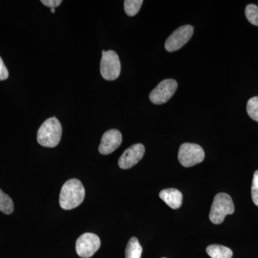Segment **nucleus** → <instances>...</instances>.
<instances>
[{
    "label": "nucleus",
    "instance_id": "obj_15",
    "mask_svg": "<svg viewBox=\"0 0 258 258\" xmlns=\"http://www.w3.org/2000/svg\"><path fill=\"white\" fill-rule=\"evenodd\" d=\"M143 3L142 0H125L124 2L125 13L128 16H134L139 13Z\"/></svg>",
    "mask_w": 258,
    "mask_h": 258
},
{
    "label": "nucleus",
    "instance_id": "obj_10",
    "mask_svg": "<svg viewBox=\"0 0 258 258\" xmlns=\"http://www.w3.org/2000/svg\"><path fill=\"white\" fill-rule=\"evenodd\" d=\"M122 143V135L117 129L107 131L102 137L98 151L103 155H108L118 149Z\"/></svg>",
    "mask_w": 258,
    "mask_h": 258
},
{
    "label": "nucleus",
    "instance_id": "obj_20",
    "mask_svg": "<svg viewBox=\"0 0 258 258\" xmlns=\"http://www.w3.org/2000/svg\"><path fill=\"white\" fill-rule=\"evenodd\" d=\"M41 3L45 6L49 7L51 9L55 8L62 3L61 0H41Z\"/></svg>",
    "mask_w": 258,
    "mask_h": 258
},
{
    "label": "nucleus",
    "instance_id": "obj_6",
    "mask_svg": "<svg viewBox=\"0 0 258 258\" xmlns=\"http://www.w3.org/2000/svg\"><path fill=\"white\" fill-rule=\"evenodd\" d=\"M177 87V82L175 80H164L149 94V99L154 104H164L174 96Z\"/></svg>",
    "mask_w": 258,
    "mask_h": 258
},
{
    "label": "nucleus",
    "instance_id": "obj_16",
    "mask_svg": "<svg viewBox=\"0 0 258 258\" xmlns=\"http://www.w3.org/2000/svg\"><path fill=\"white\" fill-rule=\"evenodd\" d=\"M245 16L252 25L258 26V7L254 4L247 5Z\"/></svg>",
    "mask_w": 258,
    "mask_h": 258
},
{
    "label": "nucleus",
    "instance_id": "obj_17",
    "mask_svg": "<svg viewBox=\"0 0 258 258\" xmlns=\"http://www.w3.org/2000/svg\"><path fill=\"white\" fill-rule=\"evenodd\" d=\"M247 112L252 120L258 122V96H254L247 101Z\"/></svg>",
    "mask_w": 258,
    "mask_h": 258
},
{
    "label": "nucleus",
    "instance_id": "obj_2",
    "mask_svg": "<svg viewBox=\"0 0 258 258\" xmlns=\"http://www.w3.org/2000/svg\"><path fill=\"white\" fill-rule=\"evenodd\" d=\"M62 125L55 117L49 118L37 132V140L42 147L53 148L60 143L62 137Z\"/></svg>",
    "mask_w": 258,
    "mask_h": 258
},
{
    "label": "nucleus",
    "instance_id": "obj_5",
    "mask_svg": "<svg viewBox=\"0 0 258 258\" xmlns=\"http://www.w3.org/2000/svg\"><path fill=\"white\" fill-rule=\"evenodd\" d=\"M205 156L204 149L198 144L184 143L179 147L178 159L184 167H191L203 162Z\"/></svg>",
    "mask_w": 258,
    "mask_h": 258
},
{
    "label": "nucleus",
    "instance_id": "obj_11",
    "mask_svg": "<svg viewBox=\"0 0 258 258\" xmlns=\"http://www.w3.org/2000/svg\"><path fill=\"white\" fill-rule=\"evenodd\" d=\"M159 198L173 210L179 209L182 204V194L174 188L162 190L159 193Z\"/></svg>",
    "mask_w": 258,
    "mask_h": 258
},
{
    "label": "nucleus",
    "instance_id": "obj_19",
    "mask_svg": "<svg viewBox=\"0 0 258 258\" xmlns=\"http://www.w3.org/2000/svg\"><path fill=\"white\" fill-rule=\"evenodd\" d=\"M9 77V72L3 62V59L0 57V81H4Z\"/></svg>",
    "mask_w": 258,
    "mask_h": 258
},
{
    "label": "nucleus",
    "instance_id": "obj_21",
    "mask_svg": "<svg viewBox=\"0 0 258 258\" xmlns=\"http://www.w3.org/2000/svg\"><path fill=\"white\" fill-rule=\"evenodd\" d=\"M51 13H55V8H52V9L50 10Z\"/></svg>",
    "mask_w": 258,
    "mask_h": 258
},
{
    "label": "nucleus",
    "instance_id": "obj_13",
    "mask_svg": "<svg viewBox=\"0 0 258 258\" xmlns=\"http://www.w3.org/2000/svg\"><path fill=\"white\" fill-rule=\"evenodd\" d=\"M142 245L139 243L138 239L133 237L129 240L125 250V258H141L142 257Z\"/></svg>",
    "mask_w": 258,
    "mask_h": 258
},
{
    "label": "nucleus",
    "instance_id": "obj_7",
    "mask_svg": "<svg viewBox=\"0 0 258 258\" xmlns=\"http://www.w3.org/2000/svg\"><path fill=\"white\" fill-rule=\"evenodd\" d=\"M101 247V240L98 235L86 232L80 236L76 241V252L83 258L92 257Z\"/></svg>",
    "mask_w": 258,
    "mask_h": 258
},
{
    "label": "nucleus",
    "instance_id": "obj_18",
    "mask_svg": "<svg viewBox=\"0 0 258 258\" xmlns=\"http://www.w3.org/2000/svg\"><path fill=\"white\" fill-rule=\"evenodd\" d=\"M252 199L256 206L258 207V170L254 173L252 184Z\"/></svg>",
    "mask_w": 258,
    "mask_h": 258
},
{
    "label": "nucleus",
    "instance_id": "obj_12",
    "mask_svg": "<svg viewBox=\"0 0 258 258\" xmlns=\"http://www.w3.org/2000/svg\"><path fill=\"white\" fill-rule=\"evenodd\" d=\"M206 252L211 258H232L233 255L231 249L220 244L209 245Z\"/></svg>",
    "mask_w": 258,
    "mask_h": 258
},
{
    "label": "nucleus",
    "instance_id": "obj_1",
    "mask_svg": "<svg viewBox=\"0 0 258 258\" xmlns=\"http://www.w3.org/2000/svg\"><path fill=\"white\" fill-rule=\"evenodd\" d=\"M85 195L84 186L80 180H68L61 188L59 199L61 208L64 210H71L77 208L82 204Z\"/></svg>",
    "mask_w": 258,
    "mask_h": 258
},
{
    "label": "nucleus",
    "instance_id": "obj_4",
    "mask_svg": "<svg viewBox=\"0 0 258 258\" xmlns=\"http://www.w3.org/2000/svg\"><path fill=\"white\" fill-rule=\"evenodd\" d=\"M101 74L106 81H114L120 74V62L118 54L113 50L102 51Z\"/></svg>",
    "mask_w": 258,
    "mask_h": 258
},
{
    "label": "nucleus",
    "instance_id": "obj_14",
    "mask_svg": "<svg viewBox=\"0 0 258 258\" xmlns=\"http://www.w3.org/2000/svg\"><path fill=\"white\" fill-rule=\"evenodd\" d=\"M0 211L10 215L14 211V203L10 196L0 189Z\"/></svg>",
    "mask_w": 258,
    "mask_h": 258
},
{
    "label": "nucleus",
    "instance_id": "obj_8",
    "mask_svg": "<svg viewBox=\"0 0 258 258\" xmlns=\"http://www.w3.org/2000/svg\"><path fill=\"white\" fill-rule=\"evenodd\" d=\"M193 33L194 28L191 25H183L176 29L166 40V50L170 52L179 50L189 41Z\"/></svg>",
    "mask_w": 258,
    "mask_h": 258
},
{
    "label": "nucleus",
    "instance_id": "obj_3",
    "mask_svg": "<svg viewBox=\"0 0 258 258\" xmlns=\"http://www.w3.org/2000/svg\"><path fill=\"white\" fill-rule=\"evenodd\" d=\"M235 212V205L230 195L219 193L214 199L210 213V220L215 225L221 224L227 215Z\"/></svg>",
    "mask_w": 258,
    "mask_h": 258
},
{
    "label": "nucleus",
    "instance_id": "obj_22",
    "mask_svg": "<svg viewBox=\"0 0 258 258\" xmlns=\"http://www.w3.org/2000/svg\"><path fill=\"white\" fill-rule=\"evenodd\" d=\"M162 258H166V257H162Z\"/></svg>",
    "mask_w": 258,
    "mask_h": 258
},
{
    "label": "nucleus",
    "instance_id": "obj_9",
    "mask_svg": "<svg viewBox=\"0 0 258 258\" xmlns=\"http://www.w3.org/2000/svg\"><path fill=\"white\" fill-rule=\"evenodd\" d=\"M144 153H145V147L143 144H137L132 145L120 156L118 160V166L120 169H128L133 167L142 160Z\"/></svg>",
    "mask_w": 258,
    "mask_h": 258
}]
</instances>
